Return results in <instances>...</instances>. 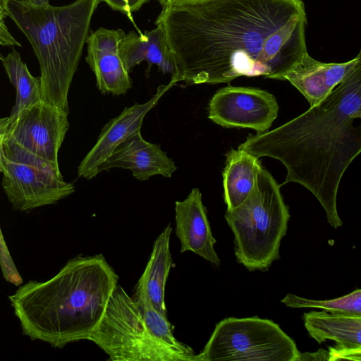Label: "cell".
<instances>
[{
  "label": "cell",
  "instance_id": "5b68a950",
  "mask_svg": "<svg viewBox=\"0 0 361 361\" xmlns=\"http://www.w3.org/2000/svg\"><path fill=\"white\" fill-rule=\"evenodd\" d=\"M279 185L263 167L247 199L226 209L224 217L234 235L237 262L250 271H266L279 258L282 238L290 218Z\"/></svg>",
  "mask_w": 361,
  "mask_h": 361
},
{
  "label": "cell",
  "instance_id": "d6986e66",
  "mask_svg": "<svg viewBox=\"0 0 361 361\" xmlns=\"http://www.w3.org/2000/svg\"><path fill=\"white\" fill-rule=\"evenodd\" d=\"M171 231L172 228L169 224L157 238L136 287L145 291L153 307L165 317H167L165 287L173 262L169 248Z\"/></svg>",
  "mask_w": 361,
  "mask_h": 361
},
{
  "label": "cell",
  "instance_id": "3957f363",
  "mask_svg": "<svg viewBox=\"0 0 361 361\" xmlns=\"http://www.w3.org/2000/svg\"><path fill=\"white\" fill-rule=\"evenodd\" d=\"M118 281L102 254L78 255L49 280L22 283L8 299L23 335L63 348L88 340Z\"/></svg>",
  "mask_w": 361,
  "mask_h": 361
},
{
  "label": "cell",
  "instance_id": "d4e9b609",
  "mask_svg": "<svg viewBox=\"0 0 361 361\" xmlns=\"http://www.w3.org/2000/svg\"><path fill=\"white\" fill-rule=\"evenodd\" d=\"M100 2H105L112 10L121 12L127 16L134 26L138 30V34L142 32L137 27L135 23L133 13L140 10V8L150 0H99Z\"/></svg>",
  "mask_w": 361,
  "mask_h": 361
},
{
  "label": "cell",
  "instance_id": "30bf717a",
  "mask_svg": "<svg viewBox=\"0 0 361 361\" xmlns=\"http://www.w3.org/2000/svg\"><path fill=\"white\" fill-rule=\"evenodd\" d=\"M276 97L258 88L228 85L213 95L208 106V118L225 128H251L267 131L276 118Z\"/></svg>",
  "mask_w": 361,
  "mask_h": 361
},
{
  "label": "cell",
  "instance_id": "277c9868",
  "mask_svg": "<svg viewBox=\"0 0 361 361\" xmlns=\"http://www.w3.org/2000/svg\"><path fill=\"white\" fill-rule=\"evenodd\" d=\"M99 0L55 6L11 0L10 18L30 42L39 64L41 99L69 111L68 95Z\"/></svg>",
  "mask_w": 361,
  "mask_h": 361
},
{
  "label": "cell",
  "instance_id": "44dd1931",
  "mask_svg": "<svg viewBox=\"0 0 361 361\" xmlns=\"http://www.w3.org/2000/svg\"><path fill=\"white\" fill-rule=\"evenodd\" d=\"M133 300L140 307L147 328L159 341L181 357L183 361H199L198 355L192 348L174 337L173 326L167 317L153 307L144 290L136 288Z\"/></svg>",
  "mask_w": 361,
  "mask_h": 361
},
{
  "label": "cell",
  "instance_id": "9a60e30c",
  "mask_svg": "<svg viewBox=\"0 0 361 361\" xmlns=\"http://www.w3.org/2000/svg\"><path fill=\"white\" fill-rule=\"evenodd\" d=\"M175 233L180 241V252L191 251L212 265L218 267L220 259L215 250L207 209L198 188H192L183 201L175 203Z\"/></svg>",
  "mask_w": 361,
  "mask_h": 361
},
{
  "label": "cell",
  "instance_id": "7c38bea8",
  "mask_svg": "<svg viewBox=\"0 0 361 361\" xmlns=\"http://www.w3.org/2000/svg\"><path fill=\"white\" fill-rule=\"evenodd\" d=\"M126 33L121 29L99 27L86 40V62L94 73L102 94H125L132 87L129 73L119 54V45Z\"/></svg>",
  "mask_w": 361,
  "mask_h": 361
},
{
  "label": "cell",
  "instance_id": "4dcf8cb0",
  "mask_svg": "<svg viewBox=\"0 0 361 361\" xmlns=\"http://www.w3.org/2000/svg\"><path fill=\"white\" fill-rule=\"evenodd\" d=\"M2 59H3V56H2V55L0 53V60L1 61Z\"/></svg>",
  "mask_w": 361,
  "mask_h": 361
},
{
  "label": "cell",
  "instance_id": "7a4b0ae2",
  "mask_svg": "<svg viewBox=\"0 0 361 361\" xmlns=\"http://www.w3.org/2000/svg\"><path fill=\"white\" fill-rule=\"evenodd\" d=\"M361 65L323 100L270 131L250 135L238 148L259 158L280 161L286 169L283 184L297 183L324 208L329 224L343 225L337 194L345 170L361 151Z\"/></svg>",
  "mask_w": 361,
  "mask_h": 361
},
{
  "label": "cell",
  "instance_id": "603a6c76",
  "mask_svg": "<svg viewBox=\"0 0 361 361\" xmlns=\"http://www.w3.org/2000/svg\"><path fill=\"white\" fill-rule=\"evenodd\" d=\"M0 269L4 279L8 283L18 286L23 279L13 262L0 227Z\"/></svg>",
  "mask_w": 361,
  "mask_h": 361
},
{
  "label": "cell",
  "instance_id": "4316f807",
  "mask_svg": "<svg viewBox=\"0 0 361 361\" xmlns=\"http://www.w3.org/2000/svg\"><path fill=\"white\" fill-rule=\"evenodd\" d=\"M329 352L324 349H320L313 353H300L299 360H329Z\"/></svg>",
  "mask_w": 361,
  "mask_h": 361
},
{
  "label": "cell",
  "instance_id": "ba28073f",
  "mask_svg": "<svg viewBox=\"0 0 361 361\" xmlns=\"http://www.w3.org/2000/svg\"><path fill=\"white\" fill-rule=\"evenodd\" d=\"M68 114L40 99L13 119L0 118L2 149L61 173L58 154L69 128Z\"/></svg>",
  "mask_w": 361,
  "mask_h": 361
},
{
  "label": "cell",
  "instance_id": "e0dca14e",
  "mask_svg": "<svg viewBox=\"0 0 361 361\" xmlns=\"http://www.w3.org/2000/svg\"><path fill=\"white\" fill-rule=\"evenodd\" d=\"M262 167L259 158L243 149H231L227 152L222 172L224 199L227 209L237 207L247 199Z\"/></svg>",
  "mask_w": 361,
  "mask_h": 361
},
{
  "label": "cell",
  "instance_id": "ffe728a7",
  "mask_svg": "<svg viewBox=\"0 0 361 361\" xmlns=\"http://www.w3.org/2000/svg\"><path fill=\"white\" fill-rule=\"evenodd\" d=\"M10 82L16 92V102L8 119H13L41 99L40 77H34L20 54L13 49L1 59Z\"/></svg>",
  "mask_w": 361,
  "mask_h": 361
},
{
  "label": "cell",
  "instance_id": "ac0fdd59",
  "mask_svg": "<svg viewBox=\"0 0 361 361\" xmlns=\"http://www.w3.org/2000/svg\"><path fill=\"white\" fill-rule=\"evenodd\" d=\"M309 335L318 343L326 340L350 348H361V315L311 311L303 314Z\"/></svg>",
  "mask_w": 361,
  "mask_h": 361
},
{
  "label": "cell",
  "instance_id": "8fae6325",
  "mask_svg": "<svg viewBox=\"0 0 361 361\" xmlns=\"http://www.w3.org/2000/svg\"><path fill=\"white\" fill-rule=\"evenodd\" d=\"M175 85L176 82L170 80L167 85H159L155 94L147 102L126 107L118 116L109 120L102 129L95 145L78 166V178L88 180L94 178L99 173L100 165L106 161L115 148L127 137L140 131L145 115Z\"/></svg>",
  "mask_w": 361,
  "mask_h": 361
},
{
  "label": "cell",
  "instance_id": "83f0119b",
  "mask_svg": "<svg viewBox=\"0 0 361 361\" xmlns=\"http://www.w3.org/2000/svg\"><path fill=\"white\" fill-rule=\"evenodd\" d=\"M22 2L37 6H44L49 4V0H20Z\"/></svg>",
  "mask_w": 361,
  "mask_h": 361
},
{
  "label": "cell",
  "instance_id": "f1b7e54d",
  "mask_svg": "<svg viewBox=\"0 0 361 361\" xmlns=\"http://www.w3.org/2000/svg\"><path fill=\"white\" fill-rule=\"evenodd\" d=\"M188 1H193V0H158V1L159 2V4H161V6L167 5V4H170L179 3V2Z\"/></svg>",
  "mask_w": 361,
  "mask_h": 361
},
{
  "label": "cell",
  "instance_id": "52a82bcc",
  "mask_svg": "<svg viewBox=\"0 0 361 361\" xmlns=\"http://www.w3.org/2000/svg\"><path fill=\"white\" fill-rule=\"evenodd\" d=\"M295 342L272 320L226 318L216 324L199 361H298Z\"/></svg>",
  "mask_w": 361,
  "mask_h": 361
},
{
  "label": "cell",
  "instance_id": "6da1fadb",
  "mask_svg": "<svg viewBox=\"0 0 361 361\" xmlns=\"http://www.w3.org/2000/svg\"><path fill=\"white\" fill-rule=\"evenodd\" d=\"M161 8L154 23L164 32L176 83L283 80L307 52L302 0H193Z\"/></svg>",
  "mask_w": 361,
  "mask_h": 361
},
{
  "label": "cell",
  "instance_id": "cb8c5ba5",
  "mask_svg": "<svg viewBox=\"0 0 361 361\" xmlns=\"http://www.w3.org/2000/svg\"><path fill=\"white\" fill-rule=\"evenodd\" d=\"M11 0H0V45L4 47H21L20 43L11 35L6 19L11 16L10 2Z\"/></svg>",
  "mask_w": 361,
  "mask_h": 361
},
{
  "label": "cell",
  "instance_id": "484cf974",
  "mask_svg": "<svg viewBox=\"0 0 361 361\" xmlns=\"http://www.w3.org/2000/svg\"><path fill=\"white\" fill-rule=\"evenodd\" d=\"M329 360H361V348H350L345 345H336L329 347Z\"/></svg>",
  "mask_w": 361,
  "mask_h": 361
},
{
  "label": "cell",
  "instance_id": "8992f818",
  "mask_svg": "<svg viewBox=\"0 0 361 361\" xmlns=\"http://www.w3.org/2000/svg\"><path fill=\"white\" fill-rule=\"evenodd\" d=\"M88 340L111 361H183L149 332L139 306L118 285Z\"/></svg>",
  "mask_w": 361,
  "mask_h": 361
},
{
  "label": "cell",
  "instance_id": "9c48e42d",
  "mask_svg": "<svg viewBox=\"0 0 361 361\" xmlns=\"http://www.w3.org/2000/svg\"><path fill=\"white\" fill-rule=\"evenodd\" d=\"M2 188L13 209L29 211L53 204L75 191L61 173L33 160L4 152Z\"/></svg>",
  "mask_w": 361,
  "mask_h": 361
},
{
  "label": "cell",
  "instance_id": "4fadbf2b",
  "mask_svg": "<svg viewBox=\"0 0 361 361\" xmlns=\"http://www.w3.org/2000/svg\"><path fill=\"white\" fill-rule=\"evenodd\" d=\"M361 65V52L343 63H324L305 53L283 77L307 100L310 106L323 100L333 89Z\"/></svg>",
  "mask_w": 361,
  "mask_h": 361
},
{
  "label": "cell",
  "instance_id": "7402d4cb",
  "mask_svg": "<svg viewBox=\"0 0 361 361\" xmlns=\"http://www.w3.org/2000/svg\"><path fill=\"white\" fill-rule=\"evenodd\" d=\"M281 302L292 308L312 307L332 313L361 315V290L359 288L345 295L326 300L307 299L288 293Z\"/></svg>",
  "mask_w": 361,
  "mask_h": 361
},
{
  "label": "cell",
  "instance_id": "2e32d148",
  "mask_svg": "<svg viewBox=\"0 0 361 361\" xmlns=\"http://www.w3.org/2000/svg\"><path fill=\"white\" fill-rule=\"evenodd\" d=\"M119 54L123 66L130 73L136 65L147 62L145 75L149 77L153 64L162 73L175 75L176 68L172 54L167 45L163 29L157 25L151 31L139 35L134 31L126 34L119 45Z\"/></svg>",
  "mask_w": 361,
  "mask_h": 361
},
{
  "label": "cell",
  "instance_id": "5bb4252c",
  "mask_svg": "<svg viewBox=\"0 0 361 361\" xmlns=\"http://www.w3.org/2000/svg\"><path fill=\"white\" fill-rule=\"evenodd\" d=\"M113 168H122L132 171L134 178L145 180L155 175L170 178L177 169L159 145L144 140L140 131L121 142L111 155L99 167V173Z\"/></svg>",
  "mask_w": 361,
  "mask_h": 361
},
{
  "label": "cell",
  "instance_id": "f546056e",
  "mask_svg": "<svg viewBox=\"0 0 361 361\" xmlns=\"http://www.w3.org/2000/svg\"><path fill=\"white\" fill-rule=\"evenodd\" d=\"M1 138L2 133L0 128V173H2Z\"/></svg>",
  "mask_w": 361,
  "mask_h": 361
}]
</instances>
